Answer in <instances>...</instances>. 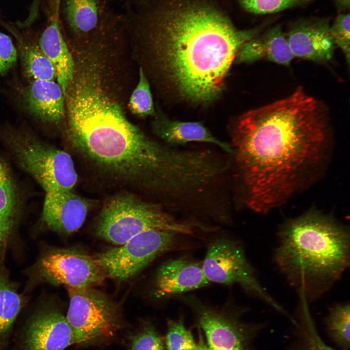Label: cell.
Instances as JSON below:
<instances>
[{"instance_id":"6da1fadb","label":"cell","mask_w":350,"mask_h":350,"mask_svg":"<svg viewBox=\"0 0 350 350\" xmlns=\"http://www.w3.org/2000/svg\"><path fill=\"white\" fill-rule=\"evenodd\" d=\"M229 129L231 169L240 199L259 213L280 206L315 181L331 154L328 109L302 87L242 114Z\"/></svg>"},{"instance_id":"7a4b0ae2","label":"cell","mask_w":350,"mask_h":350,"mask_svg":"<svg viewBox=\"0 0 350 350\" xmlns=\"http://www.w3.org/2000/svg\"><path fill=\"white\" fill-rule=\"evenodd\" d=\"M96 78L83 80L65 96L68 135L86 158L113 177L158 197L165 206L187 198L199 179L203 156L146 136L127 119Z\"/></svg>"},{"instance_id":"3957f363","label":"cell","mask_w":350,"mask_h":350,"mask_svg":"<svg viewBox=\"0 0 350 350\" xmlns=\"http://www.w3.org/2000/svg\"><path fill=\"white\" fill-rule=\"evenodd\" d=\"M131 4L124 23L146 40L167 91L193 104L218 98L238 50L263 28L238 30L215 9L194 2Z\"/></svg>"},{"instance_id":"277c9868","label":"cell","mask_w":350,"mask_h":350,"mask_svg":"<svg viewBox=\"0 0 350 350\" xmlns=\"http://www.w3.org/2000/svg\"><path fill=\"white\" fill-rule=\"evenodd\" d=\"M277 241L276 263L305 303L322 296L349 267V229L315 208L285 221Z\"/></svg>"},{"instance_id":"5b68a950","label":"cell","mask_w":350,"mask_h":350,"mask_svg":"<svg viewBox=\"0 0 350 350\" xmlns=\"http://www.w3.org/2000/svg\"><path fill=\"white\" fill-rule=\"evenodd\" d=\"M204 226L194 221L176 219L162 205L130 194L109 199L98 217L95 233L100 238L120 245L135 235L150 229L171 230L191 234Z\"/></svg>"},{"instance_id":"8992f818","label":"cell","mask_w":350,"mask_h":350,"mask_svg":"<svg viewBox=\"0 0 350 350\" xmlns=\"http://www.w3.org/2000/svg\"><path fill=\"white\" fill-rule=\"evenodd\" d=\"M6 132L7 143L19 165L46 192L71 191L77 175L69 154L44 143L30 133L13 130Z\"/></svg>"},{"instance_id":"52a82bcc","label":"cell","mask_w":350,"mask_h":350,"mask_svg":"<svg viewBox=\"0 0 350 350\" xmlns=\"http://www.w3.org/2000/svg\"><path fill=\"white\" fill-rule=\"evenodd\" d=\"M67 289L69 305L66 317L74 344L90 345L117 333L121 327L118 312L105 296L91 287Z\"/></svg>"},{"instance_id":"ba28073f","label":"cell","mask_w":350,"mask_h":350,"mask_svg":"<svg viewBox=\"0 0 350 350\" xmlns=\"http://www.w3.org/2000/svg\"><path fill=\"white\" fill-rule=\"evenodd\" d=\"M202 266L210 283L238 284L245 292L289 317L260 283L243 248L237 242L226 238L214 241L208 249Z\"/></svg>"},{"instance_id":"9c48e42d","label":"cell","mask_w":350,"mask_h":350,"mask_svg":"<svg viewBox=\"0 0 350 350\" xmlns=\"http://www.w3.org/2000/svg\"><path fill=\"white\" fill-rule=\"evenodd\" d=\"M180 299L193 312L211 350H252L258 326L245 322L243 311L226 306H212L193 296Z\"/></svg>"},{"instance_id":"30bf717a","label":"cell","mask_w":350,"mask_h":350,"mask_svg":"<svg viewBox=\"0 0 350 350\" xmlns=\"http://www.w3.org/2000/svg\"><path fill=\"white\" fill-rule=\"evenodd\" d=\"M180 234L171 230H146L123 244L98 254L96 258L107 276L116 280H126L172 249Z\"/></svg>"},{"instance_id":"8fae6325","label":"cell","mask_w":350,"mask_h":350,"mask_svg":"<svg viewBox=\"0 0 350 350\" xmlns=\"http://www.w3.org/2000/svg\"><path fill=\"white\" fill-rule=\"evenodd\" d=\"M36 269L43 280L74 288L92 287L107 276L96 257L72 249L46 253L38 261Z\"/></svg>"},{"instance_id":"7c38bea8","label":"cell","mask_w":350,"mask_h":350,"mask_svg":"<svg viewBox=\"0 0 350 350\" xmlns=\"http://www.w3.org/2000/svg\"><path fill=\"white\" fill-rule=\"evenodd\" d=\"M74 344L66 316L52 308L35 312L20 333L17 350H65Z\"/></svg>"},{"instance_id":"4fadbf2b","label":"cell","mask_w":350,"mask_h":350,"mask_svg":"<svg viewBox=\"0 0 350 350\" xmlns=\"http://www.w3.org/2000/svg\"><path fill=\"white\" fill-rule=\"evenodd\" d=\"M63 12L68 28L78 37L106 34L121 22L107 0H64Z\"/></svg>"},{"instance_id":"5bb4252c","label":"cell","mask_w":350,"mask_h":350,"mask_svg":"<svg viewBox=\"0 0 350 350\" xmlns=\"http://www.w3.org/2000/svg\"><path fill=\"white\" fill-rule=\"evenodd\" d=\"M327 19H306L295 24L286 35L295 57L317 62L330 60L336 47Z\"/></svg>"},{"instance_id":"9a60e30c","label":"cell","mask_w":350,"mask_h":350,"mask_svg":"<svg viewBox=\"0 0 350 350\" xmlns=\"http://www.w3.org/2000/svg\"><path fill=\"white\" fill-rule=\"evenodd\" d=\"M210 283L200 263L187 258L172 259L157 269L154 294L157 298H165L201 288Z\"/></svg>"},{"instance_id":"2e32d148","label":"cell","mask_w":350,"mask_h":350,"mask_svg":"<svg viewBox=\"0 0 350 350\" xmlns=\"http://www.w3.org/2000/svg\"><path fill=\"white\" fill-rule=\"evenodd\" d=\"M88 208V202L71 191L46 192L42 221L55 232L70 235L82 226Z\"/></svg>"},{"instance_id":"e0dca14e","label":"cell","mask_w":350,"mask_h":350,"mask_svg":"<svg viewBox=\"0 0 350 350\" xmlns=\"http://www.w3.org/2000/svg\"><path fill=\"white\" fill-rule=\"evenodd\" d=\"M52 4L51 20L40 35L38 43L54 67L57 83L65 95L73 80L75 64L61 30L60 0H53Z\"/></svg>"},{"instance_id":"ac0fdd59","label":"cell","mask_w":350,"mask_h":350,"mask_svg":"<svg viewBox=\"0 0 350 350\" xmlns=\"http://www.w3.org/2000/svg\"><path fill=\"white\" fill-rule=\"evenodd\" d=\"M21 96L28 113L44 122L57 123L65 117L64 95L54 81H29Z\"/></svg>"},{"instance_id":"d6986e66","label":"cell","mask_w":350,"mask_h":350,"mask_svg":"<svg viewBox=\"0 0 350 350\" xmlns=\"http://www.w3.org/2000/svg\"><path fill=\"white\" fill-rule=\"evenodd\" d=\"M152 126L153 133L170 146L184 145L190 142H205L218 146L229 156L233 153L230 143L216 138L202 122L173 120L158 112Z\"/></svg>"},{"instance_id":"ffe728a7","label":"cell","mask_w":350,"mask_h":350,"mask_svg":"<svg viewBox=\"0 0 350 350\" xmlns=\"http://www.w3.org/2000/svg\"><path fill=\"white\" fill-rule=\"evenodd\" d=\"M294 57L286 35L280 25H276L245 42L234 62L250 63L264 59L287 66Z\"/></svg>"},{"instance_id":"44dd1931","label":"cell","mask_w":350,"mask_h":350,"mask_svg":"<svg viewBox=\"0 0 350 350\" xmlns=\"http://www.w3.org/2000/svg\"><path fill=\"white\" fill-rule=\"evenodd\" d=\"M17 40L22 70L29 81H54L56 72L52 63L45 55L38 43L11 30Z\"/></svg>"},{"instance_id":"7402d4cb","label":"cell","mask_w":350,"mask_h":350,"mask_svg":"<svg viewBox=\"0 0 350 350\" xmlns=\"http://www.w3.org/2000/svg\"><path fill=\"white\" fill-rule=\"evenodd\" d=\"M23 299L4 272L0 273V350H5Z\"/></svg>"},{"instance_id":"603a6c76","label":"cell","mask_w":350,"mask_h":350,"mask_svg":"<svg viewBox=\"0 0 350 350\" xmlns=\"http://www.w3.org/2000/svg\"><path fill=\"white\" fill-rule=\"evenodd\" d=\"M350 313L349 303L338 304L331 308L326 319L331 337L344 350L350 348Z\"/></svg>"},{"instance_id":"cb8c5ba5","label":"cell","mask_w":350,"mask_h":350,"mask_svg":"<svg viewBox=\"0 0 350 350\" xmlns=\"http://www.w3.org/2000/svg\"><path fill=\"white\" fill-rule=\"evenodd\" d=\"M128 106L132 113L139 117L157 114L149 83L142 68H140L139 82L130 96Z\"/></svg>"},{"instance_id":"d4e9b609","label":"cell","mask_w":350,"mask_h":350,"mask_svg":"<svg viewBox=\"0 0 350 350\" xmlns=\"http://www.w3.org/2000/svg\"><path fill=\"white\" fill-rule=\"evenodd\" d=\"M18 199L16 187L7 164L0 158V213L15 218Z\"/></svg>"},{"instance_id":"484cf974","label":"cell","mask_w":350,"mask_h":350,"mask_svg":"<svg viewBox=\"0 0 350 350\" xmlns=\"http://www.w3.org/2000/svg\"><path fill=\"white\" fill-rule=\"evenodd\" d=\"M166 344L167 350H195L196 348L191 332L182 319L168 322Z\"/></svg>"},{"instance_id":"4316f807","label":"cell","mask_w":350,"mask_h":350,"mask_svg":"<svg viewBox=\"0 0 350 350\" xmlns=\"http://www.w3.org/2000/svg\"><path fill=\"white\" fill-rule=\"evenodd\" d=\"M311 0H240L248 11L256 14L277 13L308 3Z\"/></svg>"},{"instance_id":"83f0119b","label":"cell","mask_w":350,"mask_h":350,"mask_svg":"<svg viewBox=\"0 0 350 350\" xmlns=\"http://www.w3.org/2000/svg\"><path fill=\"white\" fill-rule=\"evenodd\" d=\"M129 350H165V347L155 328L145 322L132 336Z\"/></svg>"},{"instance_id":"f1b7e54d","label":"cell","mask_w":350,"mask_h":350,"mask_svg":"<svg viewBox=\"0 0 350 350\" xmlns=\"http://www.w3.org/2000/svg\"><path fill=\"white\" fill-rule=\"evenodd\" d=\"M330 32L335 46L340 48L345 55L347 62L350 61V15L341 14L330 26Z\"/></svg>"},{"instance_id":"f546056e","label":"cell","mask_w":350,"mask_h":350,"mask_svg":"<svg viewBox=\"0 0 350 350\" xmlns=\"http://www.w3.org/2000/svg\"><path fill=\"white\" fill-rule=\"evenodd\" d=\"M306 311L305 321L303 322L299 332L298 350H334L324 343L319 337L311 319L308 317L307 309Z\"/></svg>"},{"instance_id":"4dcf8cb0","label":"cell","mask_w":350,"mask_h":350,"mask_svg":"<svg viewBox=\"0 0 350 350\" xmlns=\"http://www.w3.org/2000/svg\"><path fill=\"white\" fill-rule=\"evenodd\" d=\"M18 53L10 36L0 32V74H6L16 64Z\"/></svg>"},{"instance_id":"1f68e13d","label":"cell","mask_w":350,"mask_h":350,"mask_svg":"<svg viewBox=\"0 0 350 350\" xmlns=\"http://www.w3.org/2000/svg\"><path fill=\"white\" fill-rule=\"evenodd\" d=\"M14 219L0 213V253L5 248L12 233Z\"/></svg>"},{"instance_id":"d6a6232c","label":"cell","mask_w":350,"mask_h":350,"mask_svg":"<svg viewBox=\"0 0 350 350\" xmlns=\"http://www.w3.org/2000/svg\"><path fill=\"white\" fill-rule=\"evenodd\" d=\"M40 1L41 0H33L28 17L23 23L20 24L22 27L28 26L35 20L38 13Z\"/></svg>"},{"instance_id":"836d02e7","label":"cell","mask_w":350,"mask_h":350,"mask_svg":"<svg viewBox=\"0 0 350 350\" xmlns=\"http://www.w3.org/2000/svg\"><path fill=\"white\" fill-rule=\"evenodd\" d=\"M195 350H211L208 345L205 343L201 332L199 333L198 343L196 344Z\"/></svg>"},{"instance_id":"e575fe53","label":"cell","mask_w":350,"mask_h":350,"mask_svg":"<svg viewBox=\"0 0 350 350\" xmlns=\"http://www.w3.org/2000/svg\"><path fill=\"white\" fill-rule=\"evenodd\" d=\"M339 6L342 8H349L350 7V0H335Z\"/></svg>"}]
</instances>
